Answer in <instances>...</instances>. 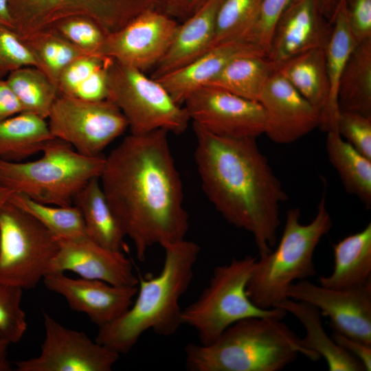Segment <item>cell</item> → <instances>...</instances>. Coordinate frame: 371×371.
I'll return each instance as SVG.
<instances>
[{
	"label": "cell",
	"mask_w": 371,
	"mask_h": 371,
	"mask_svg": "<svg viewBox=\"0 0 371 371\" xmlns=\"http://www.w3.org/2000/svg\"><path fill=\"white\" fill-rule=\"evenodd\" d=\"M157 129L125 137L105 157L100 183L139 261L155 245L185 239L189 216L168 140Z\"/></svg>",
	"instance_id": "6da1fadb"
},
{
	"label": "cell",
	"mask_w": 371,
	"mask_h": 371,
	"mask_svg": "<svg viewBox=\"0 0 371 371\" xmlns=\"http://www.w3.org/2000/svg\"><path fill=\"white\" fill-rule=\"evenodd\" d=\"M194 159L206 196L223 218L254 237L259 256L277 242L280 203L288 196L256 138L213 134L193 124Z\"/></svg>",
	"instance_id": "7a4b0ae2"
},
{
	"label": "cell",
	"mask_w": 371,
	"mask_h": 371,
	"mask_svg": "<svg viewBox=\"0 0 371 371\" xmlns=\"http://www.w3.org/2000/svg\"><path fill=\"white\" fill-rule=\"evenodd\" d=\"M164 261L155 276H139L136 299L113 322L99 327L95 341L118 354L128 352L146 331L168 337L182 324L179 305L190 286L201 248L183 239L162 247Z\"/></svg>",
	"instance_id": "3957f363"
},
{
	"label": "cell",
	"mask_w": 371,
	"mask_h": 371,
	"mask_svg": "<svg viewBox=\"0 0 371 371\" xmlns=\"http://www.w3.org/2000/svg\"><path fill=\"white\" fill-rule=\"evenodd\" d=\"M282 319L251 317L227 328L209 345L186 346V366L190 371H279L300 354L316 361L308 349Z\"/></svg>",
	"instance_id": "277c9868"
},
{
	"label": "cell",
	"mask_w": 371,
	"mask_h": 371,
	"mask_svg": "<svg viewBox=\"0 0 371 371\" xmlns=\"http://www.w3.org/2000/svg\"><path fill=\"white\" fill-rule=\"evenodd\" d=\"M324 186L314 218L309 223L302 224L300 208L289 209L278 246L274 251L257 258L246 287L249 298L256 306L274 308L287 298V289L294 281L315 276V250L333 226Z\"/></svg>",
	"instance_id": "5b68a950"
},
{
	"label": "cell",
	"mask_w": 371,
	"mask_h": 371,
	"mask_svg": "<svg viewBox=\"0 0 371 371\" xmlns=\"http://www.w3.org/2000/svg\"><path fill=\"white\" fill-rule=\"evenodd\" d=\"M42 156L30 161L0 160V183L39 203L72 205L78 192L100 177L105 157L85 156L69 144L54 138Z\"/></svg>",
	"instance_id": "8992f818"
},
{
	"label": "cell",
	"mask_w": 371,
	"mask_h": 371,
	"mask_svg": "<svg viewBox=\"0 0 371 371\" xmlns=\"http://www.w3.org/2000/svg\"><path fill=\"white\" fill-rule=\"evenodd\" d=\"M256 260V257L246 256L216 267L201 294L182 309V324L196 330L201 344L213 343L241 319L251 317L282 319L286 315L282 308H260L249 298L246 287Z\"/></svg>",
	"instance_id": "52a82bcc"
},
{
	"label": "cell",
	"mask_w": 371,
	"mask_h": 371,
	"mask_svg": "<svg viewBox=\"0 0 371 371\" xmlns=\"http://www.w3.org/2000/svg\"><path fill=\"white\" fill-rule=\"evenodd\" d=\"M107 88L108 100L124 114L131 133L164 129L181 134L187 129L190 119L185 106L177 104L157 80L143 71L111 58Z\"/></svg>",
	"instance_id": "ba28073f"
},
{
	"label": "cell",
	"mask_w": 371,
	"mask_h": 371,
	"mask_svg": "<svg viewBox=\"0 0 371 371\" xmlns=\"http://www.w3.org/2000/svg\"><path fill=\"white\" fill-rule=\"evenodd\" d=\"M58 249V238L34 216L10 202L0 209V283L35 287Z\"/></svg>",
	"instance_id": "9c48e42d"
},
{
	"label": "cell",
	"mask_w": 371,
	"mask_h": 371,
	"mask_svg": "<svg viewBox=\"0 0 371 371\" xmlns=\"http://www.w3.org/2000/svg\"><path fill=\"white\" fill-rule=\"evenodd\" d=\"M47 120L54 138L88 157L102 155L128 128L124 114L108 99L89 101L58 95Z\"/></svg>",
	"instance_id": "30bf717a"
},
{
	"label": "cell",
	"mask_w": 371,
	"mask_h": 371,
	"mask_svg": "<svg viewBox=\"0 0 371 371\" xmlns=\"http://www.w3.org/2000/svg\"><path fill=\"white\" fill-rule=\"evenodd\" d=\"M158 0H9L14 27L23 36L50 29L71 16L94 21L106 33L114 32Z\"/></svg>",
	"instance_id": "8fae6325"
},
{
	"label": "cell",
	"mask_w": 371,
	"mask_h": 371,
	"mask_svg": "<svg viewBox=\"0 0 371 371\" xmlns=\"http://www.w3.org/2000/svg\"><path fill=\"white\" fill-rule=\"evenodd\" d=\"M45 338L40 354L15 362L17 371H110L120 354L68 328L43 313Z\"/></svg>",
	"instance_id": "7c38bea8"
},
{
	"label": "cell",
	"mask_w": 371,
	"mask_h": 371,
	"mask_svg": "<svg viewBox=\"0 0 371 371\" xmlns=\"http://www.w3.org/2000/svg\"><path fill=\"white\" fill-rule=\"evenodd\" d=\"M183 104L193 124L213 134L234 138H257L264 134L265 117L258 101L205 85Z\"/></svg>",
	"instance_id": "4fadbf2b"
},
{
	"label": "cell",
	"mask_w": 371,
	"mask_h": 371,
	"mask_svg": "<svg viewBox=\"0 0 371 371\" xmlns=\"http://www.w3.org/2000/svg\"><path fill=\"white\" fill-rule=\"evenodd\" d=\"M178 23L163 11H145L106 36L101 56L144 72L168 52Z\"/></svg>",
	"instance_id": "5bb4252c"
},
{
	"label": "cell",
	"mask_w": 371,
	"mask_h": 371,
	"mask_svg": "<svg viewBox=\"0 0 371 371\" xmlns=\"http://www.w3.org/2000/svg\"><path fill=\"white\" fill-rule=\"evenodd\" d=\"M286 297L316 307L329 318L333 331L371 345V283L335 289L304 279L291 284Z\"/></svg>",
	"instance_id": "9a60e30c"
},
{
	"label": "cell",
	"mask_w": 371,
	"mask_h": 371,
	"mask_svg": "<svg viewBox=\"0 0 371 371\" xmlns=\"http://www.w3.org/2000/svg\"><path fill=\"white\" fill-rule=\"evenodd\" d=\"M258 102L265 117L264 134L275 143H293L320 126L321 113L278 71L265 84Z\"/></svg>",
	"instance_id": "2e32d148"
},
{
	"label": "cell",
	"mask_w": 371,
	"mask_h": 371,
	"mask_svg": "<svg viewBox=\"0 0 371 371\" xmlns=\"http://www.w3.org/2000/svg\"><path fill=\"white\" fill-rule=\"evenodd\" d=\"M58 239V249L47 273L72 271L81 278L99 280L121 286H137L132 263L122 251H113L87 236Z\"/></svg>",
	"instance_id": "e0dca14e"
},
{
	"label": "cell",
	"mask_w": 371,
	"mask_h": 371,
	"mask_svg": "<svg viewBox=\"0 0 371 371\" xmlns=\"http://www.w3.org/2000/svg\"><path fill=\"white\" fill-rule=\"evenodd\" d=\"M45 287L62 295L71 309L85 313L98 328L125 313L135 297L138 286H121L106 282L71 278L64 273H49L43 278Z\"/></svg>",
	"instance_id": "ac0fdd59"
},
{
	"label": "cell",
	"mask_w": 371,
	"mask_h": 371,
	"mask_svg": "<svg viewBox=\"0 0 371 371\" xmlns=\"http://www.w3.org/2000/svg\"><path fill=\"white\" fill-rule=\"evenodd\" d=\"M331 30L332 25L322 14L319 0H296L276 23L267 56L277 70L297 54L325 49Z\"/></svg>",
	"instance_id": "d6986e66"
},
{
	"label": "cell",
	"mask_w": 371,
	"mask_h": 371,
	"mask_svg": "<svg viewBox=\"0 0 371 371\" xmlns=\"http://www.w3.org/2000/svg\"><path fill=\"white\" fill-rule=\"evenodd\" d=\"M251 54L267 56L262 48L245 41L226 42L156 80L177 104L182 105L193 91L206 85L230 60L241 55Z\"/></svg>",
	"instance_id": "ffe728a7"
},
{
	"label": "cell",
	"mask_w": 371,
	"mask_h": 371,
	"mask_svg": "<svg viewBox=\"0 0 371 371\" xmlns=\"http://www.w3.org/2000/svg\"><path fill=\"white\" fill-rule=\"evenodd\" d=\"M223 1L204 0L190 16L178 24L168 52L154 67L152 78L188 64L210 49L217 12Z\"/></svg>",
	"instance_id": "44dd1931"
},
{
	"label": "cell",
	"mask_w": 371,
	"mask_h": 371,
	"mask_svg": "<svg viewBox=\"0 0 371 371\" xmlns=\"http://www.w3.org/2000/svg\"><path fill=\"white\" fill-rule=\"evenodd\" d=\"M334 267L319 276V284L335 289H356L371 283V223L333 245Z\"/></svg>",
	"instance_id": "7402d4cb"
},
{
	"label": "cell",
	"mask_w": 371,
	"mask_h": 371,
	"mask_svg": "<svg viewBox=\"0 0 371 371\" xmlns=\"http://www.w3.org/2000/svg\"><path fill=\"white\" fill-rule=\"evenodd\" d=\"M274 308H282L294 315L303 325L305 346L323 357L330 371H365L362 363L338 345L325 331L320 311L314 306L302 301L286 298Z\"/></svg>",
	"instance_id": "603a6c76"
},
{
	"label": "cell",
	"mask_w": 371,
	"mask_h": 371,
	"mask_svg": "<svg viewBox=\"0 0 371 371\" xmlns=\"http://www.w3.org/2000/svg\"><path fill=\"white\" fill-rule=\"evenodd\" d=\"M74 203L82 214L86 236L104 247L122 251L126 236L106 199L98 177L90 180L78 192Z\"/></svg>",
	"instance_id": "cb8c5ba5"
},
{
	"label": "cell",
	"mask_w": 371,
	"mask_h": 371,
	"mask_svg": "<svg viewBox=\"0 0 371 371\" xmlns=\"http://www.w3.org/2000/svg\"><path fill=\"white\" fill-rule=\"evenodd\" d=\"M330 24L332 30L324 49L330 93L320 124L326 132L336 130L339 113L337 101L339 81L349 56L358 44L348 25L344 0H339Z\"/></svg>",
	"instance_id": "d4e9b609"
},
{
	"label": "cell",
	"mask_w": 371,
	"mask_h": 371,
	"mask_svg": "<svg viewBox=\"0 0 371 371\" xmlns=\"http://www.w3.org/2000/svg\"><path fill=\"white\" fill-rule=\"evenodd\" d=\"M322 115L330 93L324 49H313L281 64L277 70Z\"/></svg>",
	"instance_id": "484cf974"
},
{
	"label": "cell",
	"mask_w": 371,
	"mask_h": 371,
	"mask_svg": "<svg viewBox=\"0 0 371 371\" xmlns=\"http://www.w3.org/2000/svg\"><path fill=\"white\" fill-rule=\"evenodd\" d=\"M54 138L47 120L36 114L24 111L1 120L0 160L23 161Z\"/></svg>",
	"instance_id": "4316f807"
},
{
	"label": "cell",
	"mask_w": 371,
	"mask_h": 371,
	"mask_svg": "<svg viewBox=\"0 0 371 371\" xmlns=\"http://www.w3.org/2000/svg\"><path fill=\"white\" fill-rule=\"evenodd\" d=\"M276 71L266 55L244 54L230 60L206 85L258 101L265 84Z\"/></svg>",
	"instance_id": "83f0119b"
},
{
	"label": "cell",
	"mask_w": 371,
	"mask_h": 371,
	"mask_svg": "<svg viewBox=\"0 0 371 371\" xmlns=\"http://www.w3.org/2000/svg\"><path fill=\"white\" fill-rule=\"evenodd\" d=\"M339 111L371 116V38L358 43L341 75L337 93Z\"/></svg>",
	"instance_id": "f1b7e54d"
},
{
	"label": "cell",
	"mask_w": 371,
	"mask_h": 371,
	"mask_svg": "<svg viewBox=\"0 0 371 371\" xmlns=\"http://www.w3.org/2000/svg\"><path fill=\"white\" fill-rule=\"evenodd\" d=\"M327 133L328 158L337 172L346 192L357 196L367 209H370L371 159L355 149L337 130Z\"/></svg>",
	"instance_id": "f546056e"
},
{
	"label": "cell",
	"mask_w": 371,
	"mask_h": 371,
	"mask_svg": "<svg viewBox=\"0 0 371 371\" xmlns=\"http://www.w3.org/2000/svg\"><path fill=\"white\" fill-rule=\"evenodd\" d=\"M25 111L47 118L59 93L56 86L38 68L29 66L12 71L5 79Z\"/></svg>",
	"instance_id": "4dcf8cb0"
},
{
	"label": "cell",
	"mask_w": 371,
	"mask_h": 371,
	"mask_svg": "<svg viewBox=\"0 0 371 371\" xmlns=\"http://www.w3.org/2000/svg\"><path fill=\"white\" fill-rule=\"evenodd\" d=\"M23 40L36 60L37 68L56 86L61 73L71 63L88 54L52 29L35 32Z\"/></svg>",
	"instance_id": "1f68e13d"
},
{
	"label": "cell",
	"mask_w": 371,
	"mask_h": 371,
	"mask_svg": "<svg viewBox=\"0 0 371 371\" xmlns=\"http://www.w3.org/2000/svg\"><path fill=\"white\" fill-rule=\"evenodd\" d=\"M9 202L34 216L59 239L86 236L82 214L76 205L45 204L16 192L12 194Z\"/></svg>",
	"instance_id": "d6a6232c"
},
{
	"label": "cell",
	"mask_w": 371,
	"mask_h": 371,
	"mask_svg": "<svg viewBox=\"0 0 371 371\" xmlns=\"http://www.w3.org/2000/svg\"><path fill=\"white\" fill-rule=\"evenodd\" d=\"M262 1L223 0L217 12L210 49L232 41H245L258 17Z\"/></svg>",
	"instance_id": "836d02e7"
},
{
	"label": "cell",
	"mask_w": 371,
	"mask_h": 371,
	"mask_svg": "<svg viewBox=\"0 0 371 371\" xmlns=\"http://www.w3.org/2000/svg\"><path fill=\"white\" fill-rule=\"evenodd\" d=\"M88 54H100L108 34L93 20L71 16L60 20L50 28Z\"/></svg>",
	"instance_id": "e575fe53"
},
{
	"label": "cell",
	"mask_w": 371,
	"mask_h": 371,
	"mask_svg": "<svg viewBox=\"0 0 371 371\" xmlns=\"http://www.w3.org/2000/svg\"><path fill=\"white\" fill-rule=\"evenodd\" d=\"M23 289L0 283V335L10 343H17L27 327L21 302Z\"/></svg>",
	"instance_id": "d590c367"
},
{
	"label": "cell",
	"mask_w": 371,
	"mask_h": 371,
	"mask_svg": "<svg viewBox=\"0 0 371 371\" xmlns=\"http://www.w3.org/2000/svg\"><path fill=\"white\" fill-rule=\"evenodd\" d=\"M29 66L38 65L28 45L12 28L0 25V79Z\"/></svg>",
	"instance_id": "8d00e7d4"
},
{
	"label": "cell",
	"mask_w": 371,
	"mask_h": 371,
	"mask_svg": "<svg viewBox=\"0 0 371 371\" xmlns=\"http://www.w3.org/2000/svg\"><path fill=\"white\" fill-rule=\"evenodd\" d=\"M336 130L355 149L371 159V116L339 111Z\"/></svg>",
	"instance_id": "74e56055"
},
{
	"label": "cell",
	"mask_w": 371,
	"mask_h": 371,
	"mask_svg": "<svg viewBox=\"0 0 371 371\" xmlns=\"http://www.w3.org/2000/svg\"><path fill=\"white\" fill-rule=\"evenodd\" d=\"M109 58L98 54H86L71 63L61 73L57 89L59 95L72 97L95 71L102 68Z\"/></svg>",
	"instance_id": "f35d334b"
},
{
	"label": "cell",
	"mask_w": 371,
	"mask_h": 371,
	"mask_svg": "<svg viewBox=\"0 0 371 371\" xmlns=\"http://www.w3.org/2000/svg\"><path fill=\"white\" fill-rule=\"evenodd\" d=\"M296 0H263L258 17L245 41L262 48L268 55L276 23L282 14Z\"/></svg>",
	"instance_id": "ab89813d"
},
{
	"label": "cell",
	"mask_w": 371,
	"mask_h": 371,
	"mask_svg": "<svg viewBox=\"0 0 371 371\" xmlns=\"http://www.w3.org/2000/svg\"><path fill=\"white\" fill-rule=\"evenodd\" d=\"M348 25L358 43L371 38V0H344Z\"/></svg>",
	"instance_id": "60d3db41"
},
{
	"label": "cell",
	"mask_w": 371,
	"mask_h": 371,
	"mask_svg": "<svg viewBox=\"0 0 371 371\" xmlns=\"http://www.w3.org/2000/svg\"><path fill=\"white\" fill-rule=\"evenodd\" d=\"M331 337L341 347L357 358L363 366L365 371L371 370V345L333 331Z\"/></svg>",
	"instance_id": "b9f144b4"
},
{
	"label": "cell",
	"mask_w": 371,
	"mask_h": 371,
	"mask_svg": "<svg viewBox=\"0 0 371 371\" xmlns=\"http://www.w3.org/2000/svg\"><path fill=\"white\" fill-rule=\"evenodd\" d=\"M25 109L4 79H0V121L24 112Z\"/></svg>",
	"instance_id": "7bdbcfd3"
},
{
	"label": "cell",
	"mask_w": 371,
	"mask_h": 371,
	"mask_svg": "<svg viewBox=\"0 0 371 371\" xmlns=\"http://www.w3.org/2000/svg\"><path fill=\"white\" fill-rule=\"evenodd\" d=\"M204 0H164L163 12L181 22L190 16Z\"/></svg>",
	"instance_id": "ee69618b"
},
{
	"label": "cell",
	"mask_w": 371,
	"mask_h": 371,
	"mask_svg": "<svg viewBox=\"0 0 371 371\" xmlns=\"http://www.w3.org/2000/svg\"><path fill=\"white\" fill-rule=\"evenodd\" d=\"M0 25L13 29V20L10 10L9 0H0Z\"/></svg>",
	"instance_id": "f6af8a7d"
},
{
	"label": "cell",
	"mask_w": 371,
	"mask_h": 371,
	"mask_svg": "<svg viewBox=\"0 0 371 371\" xmlns=\"http://www.w3.org/2000/svg\"><path fill=\"white\" fill-rule=\"evenodd\" d=\"M10 343L5 339H0V371L11 370V364L8 357V348Z\"/></svg>",
	"instance_id": "bcb514c9"
},
{
	"label": "cell",
	"mask_w": 371,
	"mask_h": 371,
	"mask_svg": "<svg viewBox=\"0 0 371 371\" xmlns=\"http://www.w3.org/2000/svg\"><path fill=\"white\" fill-rule=\"evenodd\" d=\"M321 11L324 16L329 21L334 14L339 0H319Z\"/></svg>",
	"instance_id": "7dc6e473"
},
{
	"label": "cell",
	"mask_w": 371,
	"mask_h": 371,
	"mask_svg": "<svg viewBox=\"0 0 371 371\" xmlns=\"http://www.w3.org/2000/svg\"><path fill=\"white\" fill-rule=\"evenodd\" d=\"M14 192L0 183V209L9 202Z\"/></svg>",
	"instance_id": "c3c4849f"
},
{
	"label": "cell",
	"mask_w": 371,
	"mask_h": 371,
	"mask_svg": "<svg viewBox=\"0 0 371 371\" xmlns=\"http://www.w3.org/2000/svg\"><path fill=\"white\" fill-rule=\"evenodd\" d=\"M0 339H4L2 338V337L1 336V335H0Z\"/></svg>",
	"instance_id": "681fc988"
}]
</instances>
